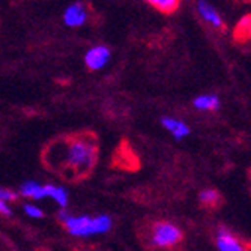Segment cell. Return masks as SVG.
I'll use <instances>...</instances> for the list:
<instances>
[{
  "label": "cell",
  "instance_id": "4fadbf2b",
  "mask_svg": "<svg viewBox=\"0 0 251 251\" xmlns=\"http://www.w3.org/2000/svg\"><path fill=\"white\" fill-rule=\"evenodd\" d=\"M199 200L203 206H208V208H217L220 201H221V196L217 190L214 188H208V190H203L199 196Z\"/></svg>",
  "mask_w": 251,
  "mask_h": 251
},
{
  "label": "cell",
  "instance_id": "8fae6325",
  "mask_svg": "<svg viewBox=\"0 0 251 251\" xmlns=\"http://www.w3.org/2000/svg\"><path fill=\"white\" fill-rule=\"evenodd\" d=\"M145 2L166 15H170L175 11H177V8L180 5V0H145Z\"/></svg>",
  "mask_w": 251,
  "mask_h": 251
},
{
  "label": "cell",
  "instance_id": "7c38bea8",
  "mask_svg": "<svg viewBox=\"0 0 251 251\" xmlns=\"http://www.w3.org/2000/svg\"><path fill=\"white\" fill-rule=\"evenodd\" d=\"M194 107L201 111H214L220 107V100L217 95H201L194 100Z\"/></svg>",
  "mask_w": 251,
  "mask_h": 251
},
{
  "label": "cell",
  "instance_id": "5b68a950",
  "mask_svg": "<svg viewBox=\"0 0 251 251\" xmlns=\"http://www.w3.org/2000/svg\"><path fill=\"white\" fill-rule=\"evenodd\" d=\"M217 247L218 251H247L244 244L224 227H221L217 233Z\"/></svg>",
  "mask_w": 251,
  "mask_h": 251
},
{
  "label": "cell",
  "instance_id": "8992f818",
  "mask_svg": "<svg viewBox=\"0 0 251 251\" xmlns=\"http://www.w3.org/2000/svg\"><path fill=\"white\" fill-rule=\"evenodd\" d=\"M197 6H199V12H200V15L203 17L204 21L211 23V25H212L215 29H218V30H223V32L227 30L226 23L223 21V18L220 17L218 11H217L211 3H208L206 0H199V5H197Z\"/></svg>",
  "mask_w": 251,
  "mask_h": 251
},
{
  "label": "cell",
  "instance_id": "9a60e30c",
  "mask_svg": "<svg viewBox=\"0 0 251 251\" xmlns=\"http://www.w3.org/2000/svg\"><path fill=\"white\" fill-rule=\"evenodd\" d=\"M17 199H18V196H17L15 191L0 187V200H2V201L8 203V201H14V200H17Z\"/></svg>",
  "mask_w": 251,
  "mask_h": 251
},
{
  "label": "cell",
  "instance_id": "e0dca14e",
  "mask_svg": "<svg viewBox=\"0 0 251 251\" xmlns=\"http://www.w3.org/2000/svg\"><path fill=\"white\" fill-rule=\"evenodd\" d=\"M0 214H3V215H11V208L8 206V203L2 201L0 200Z\"/></svg>",
  "mask_w": 251,
  "mask_h": 251
},
{
  "label": "cell",
  "instance_id": "7a4b0ae2",
  "mask_svg": "<svg viewBox=\"0 0 251 251\" xmlns=\"http://www.w3.org/2000/svg\"><path fill=\"white\" fill-rule=\"evenodd\" d=\"M59 220L63 223L66 230L73 236H92L105 233L111 227V220L107 215L87 217V215H70L65 209L59 212Z\"/></svg>",
  "mask_w": 251,
  "mask_h": 251
},
{
  "label": "cell",
  "instance_id": "2e32d148",
  "mask_svg": "<svg viewBox=\"0 0 251 251\" xmlns=\"http://www.w3.org/2000/svg\"><path fill=\"white\" fill-rule=\"evenodd\" d=\"M25 212L29 217H32V218H42L44 217V212L38 206H35V204H26V206H25Z\"/></svg>",
  "mask_w": 251,
  "mask_h": 251
},
{
  "label": "cell",
  "instance_id": "52a82bcc",
  "mask_svg": "<svg viewBox=\"0 0 251 251\" xmlns=\"http://www.w3.org/2000/svg\"><path fill=\"white\" fill-rule=\"evenodd\" d=\"M86 18H87V12L81 3H74L71 6H68L63 14V21L68 27H78L84 25Z\"/></svg>",
  "mask_w": 251,
  "mask_h": 251
},
{
  "label": "cell",
  "instance_id": "3957f363",
  "mask_svg": "<svg viewBox=\"0 0 251 251\" xmlns=\"http://www.w3.org/2000/svg\"><path fill=\"white\" fill-rule=\"evenodd\" d=\"M182 239H184V235H182L180 229L169 221H155L148 229V242L153 248H175L182 242Z\"/></svg>",
  "mask_w": 251,
  "mask_h": 251
},
{
  "label": "cell",
  "instance_id": "9c48e42d",
  "mask_svg": "<svg viewBox=\"0 0 251 251\" xmlns=\"http://www.w3.org/2000/svg\"><path fill=\"white\" fill-rule=\"evenodd\" d=\"M163 126L175 137L176 140H182V139H185V137L190 134V126L185 124V122H182V121H177L175 118H163L161 121Z\"/></svg>",
  "mask_w": 251,
  "mask_h": 251
},
{
  "label": "cell",
  "instance_id": "30bf717a",
  "mask_svg": "<svg viewBox=\"0 0 251 251\" xmlns=\"http://www.w3.org/2000/svg\"><path fill=\"white\" fill-rule=\"evenodd\" d=\"M251 36V15H244L233 29V39L239 44L248 42Z\"/></svg>",
  "mask_w": 251,
  "mask_h": 251
},
{
  "label": "cell",
  "instance_id": "6da1fadb",
  "mask_svg": "<svg viewBox=\"0 0 251 251\" xmlns=\"http://www.w3.org/2000/svg\"><path fill=\"white\" fill-rule=\"evenodd\" d=\"M98 161V143L89 134H77L65 139L62 146V173L70 179H83Z\"/></svg>",
  "mask_w": 251,
  "mask_h": 251
},
{
  "label": "cell",
  "instance_id": "277c9868",
  "mask_svg": "<svg viewBox=\"0 0 251 251\" xmlns=\"http://www.w3.org/2000/svg\"><path fill=\"white\" fill-rule=\"evenodd\" d=\"M108 59H110V50L105 47V45H95V47L90 49L84 56L86 66L90 71H97V70L104 68L108 62Z\"/></svg>",
  "mask_w": 251,
  "mask_h": 251
},
{
  "label": "cell",
  "instance_id": "5bb4252c",
  "mask_svg": "<svg viewBox=\"0 0 251 251\" xmlns=\"http://www.w3.org/2000/svg\"><path fill=\"white\" fill-rule=\"evenodd\" d=\"M47 197L53 199L59 206H62V209H65V206L68 204V193L63 187L49 185V196Z\"/></svg>",
  "mask_w": 251,
  "mask_h": 251
},
{
  "label": "cell",
  "instance_id": "ba28073f",
  "mask_svg": "<svg viewBox=\"0 0 251 251\" xmlns=\"http://www.w3.org/2000/svg\"><path fill=\"white\" fill-rule=\"evenodd\" d=\"M20 194L32 200H42L49 196V185H41L35 180H27L20 187Z\"/></svg>",
  "mask_w": 251,
  "mask_h": 251
}]
</instances>
